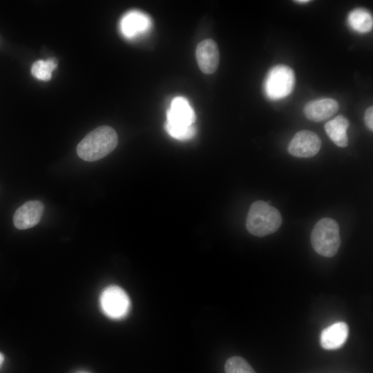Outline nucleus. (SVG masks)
<instances>
[{"label": "nucleus", "instance_id": "obj_1", "mask_svg": "<svg viewBox=\"0 0 373 373\" xmlns=\"http://www.w3.org/2000/svg\"><path fill=\"white\" fill-rule=\"evenodd\" d=\"M118 143L115 131L108 126H101L88 133L77 146L78 156L88 162L100 160L112 152Z\"/></svg>", "mask_w": 373, "mask_h": 373}, {"label": "nucleus", "instance_id": "obj_2", "mask_svg": "<svg viewBox=\"0 0 373 373\" xmlns=\"http://www.w3.org/2000/svg\"><path fill=\"white\" fill-rule=\"evenodd\" d=\"M282 216L279 211L266 202H254L249 210L246 227L254 236L262 237L275 232L280 227Z\"/></svg>", "mask_w": 373, "mask_h": 373}, {"label": "nucleus", "instance_id": "obj_3", "mask_svg": "<svg viewBox=\"0 0 373 373\" xmlns=\"http://www.w3.org/2000/svg\"><path fill=\"white\" fill-rule=\"evenodd\" d=\"M311 243L314 251L325 257H332L341 245L337 222L329 218L318 220L311 233Z\"/></svg>", "mask_w": 373, "mask_h": 373}, {"label": "nucleus", "instance_id": "obj_4", "mask_svg": "<svg viewBox=\"0 0 373 373\" xmlns=\"http://www.w3.org/2000/svg\"><path fill=\"white\" fill-rule=\"evenodd\" d=\"M294 83L295 75L293 70L286 65H277L267 73L263 89L269 99H280L292 92Z\"/></svg>", "mask_w": 373, "mask_h": 373}, {"label": "nucleus", "instance_id": "obj_5", "mask_svg": "<svg viewBox=\"0 0 373 373\" xmlns=\"http://www.w3.org/2000/svg\"><path fill=\"white\" fill-rule=\"evenodd\" d=\"M102 312L111 319L124 318L131 309V300L126 292L120 287L110 285L106 287L99 297Z\"/></svg>", "mask_w": 373, "mask_h": 373}, {"label": "nucleus", "instance_id": "obj_6", "mask_svg": "<svg viewBox=\"0 0 373 373\" xmlns=\"http://www.w3.org/2000/svg\"><path fill=\"white\" fill-rule=\"evenodd\" d=\"M321 146V140L313 131L303 130L295 134L288 145V152L298 157H310L316 155Z\"/></svg>", "mask_w": 373, "mask_h": 373}, {"label": "nucleus", "instance_id": "obj_7", "mask_svg": "<svg viewBox=\"0 0 373 373\" xmlns=\"http://www.w3.org/2000/svg\"><path fill=\"white\" fill-rule=\"evenodd\" d=\"M198 66L202 73L212 74L218 68L220 52L217 44L211 39L200 42L195 50Z\"/></svg>", "mask_w": 373, "mask_h": 373}, {"label": "nucleus", "instance_id": "obj_8", "mask_svg": "<svg viewBox=\"0 0 373 373\" xmlns=\"http://www.w3.org/2000/svg\"><path fill=\"white\" fill-rule=\"evenodd\" d=\"M44 212V205L39 200L25 202L15 211L13 222L16 228L26 229L31 228L40 221Z\"/></svg>", "mask_w": 373, "mask_h": 373}, {"label": "nucleus", "instance_id": "obj_9", "mask_svg": "<svg viewBox=\"0 0 373 373\" xmlns=\"http://www.w3.org/2000/svg\"><path fill=\"white\" fill-rule=\"evenodd\" d=\"M196 116L189 101L184 97H175L171 101L166 111V122L175 124L190 126L194 124Z\"/></svg>", "mask_w": 373, "mask_h": 373}, {"label": "nucleus", "instance_id": "obj_10", "mask_svg": "<svg viewBox=\"0 0 373 373\" xmlns=\"http://www.w3.org/2000/svg\"><path fill=\"white\" fill-rule=\"evenodd\" d=\"M349 334L348 325L345 322H337L325 328L320 336V343L325 350L340 348L345 343Z\"/></svg>", "mask_w": 373, "mask_h": 373}, {"label": "nucleus", "instance_id": "obj_11", "mask_svg": "<svg viewBox=\"0 0 373 373\" xmlns=\"http://www.w3.org/2000/svg\"><path fill=\"white\" fill-rule=\"evenodd\" d=\"M338 110V102L332 98H323L308 102L304 108L307 119L321 122L332 117Z\"/></svg>", "mask_w": 373, "mask_h": 373}, {"label": "nucleus", "instance_id": "obj_12", "mask_svg": "<svg viewBox=\"0 0 373 373\" xmlns=\"http://www.w3.org/2000/svg\"><path fill=\"white\" fill-rule=\"evenodd\" d=\"M151 26L149 17L138 11L126 13L121 20L120 29L123 35L132 38L146 31Z\"/></svg>", "mask_w": 373, "mask_h": 373}, {"label": "nucleus", "instance_id": "obj_13", "mask_svg": "<svg viewBox=\"0 0 373 373\" xmlns=\"http://www.w3.org/2000/svg\"><path fill=\"white\" fill-rule=\"evenodd\" d=\"M349 121L343 115H338L325 125V131L330 140L339 147H345L348 144L347 130Z\"/></svg>", "mask_w": 373, "mask_h": 373}, {"label": "nucleus", "instance_id": "obj_14", "mask_svg": "<svg viewBox=\"0 0 373 373\" xmlns=\"http://www.w3.org/2000/svg\"><path fill=\"white\" fill-rule=\"evenodd\" d=\"M347 23L354 30L359 33L369 32L373 27L372 16L364 8L352 10L347 16Z\"/></svg>", "mask_w": 373, "mask_h": 373}, {"label": "nucleus", "instance_id": "obj_15", "mask_svg": "<svg viewBox=\"0 0 373 373\" xmlns=\"http://www.w3.org/2000/svg\"><path fill=\"white\" fill-rule=\"evenodd\" d=\"M57 66L55 58H49L46 60H37L31 67L32 75L37 79L42 81H49L52 77V71Z\"/></svg>", "mask_w": 373, "mask_h": 373}, {"label": "nucleus", "instance_id": "obj_16", "mask_svg": "<svg viewBox=\"0 0 373 373\" xmlns=\"http://www.w3.org/2000/svg\"><path fill=\"white\" fill-rule=\"evenodd\" d=\"M166 132L172 137L178 140H189L196 134V128L194 124L190 126L175 125L165 122Z\"/></svg>", "mask_w": 373, "mask_h": 373}, {"label": "nucleus", "instance_id": "obj_17", "mask_svg": "<svg viewBox=\"0 0 373 373\" xmlns=\"http://www.w3.org/2000/svg\"><path fill=\"white\" fill-rule=\"evenodd\" d=\"M224 371L225 373H256L244 358L238 356L227 360Z\"/></svg>", "mask_w": 373, "mask_h": 373}, {"label": "nucleus", "instance_id": "obj_18", "mask_svg": "<svg viewBox=\"0 0 373 373\" xmlns=\"http://www.w3.org/2000/svg\"><path fill=\"white\" fill-rule=\"evenodd\" d=\"M364 122L366 126L370 130H373V108L370 106L367 108L364 115Z\"/></svg>", "mask_w": 373, "mask_h": 373}, {"label": "nucleus", "instance_id": "obj_19", "mask_svg": "<svg viewBox=\"0 0 373 373\" xmlns=\"http://www.w3.org/2000/svg\"><path fill=\"white\" fill-rule=\"evenodd\" d=\"M311 1L309 0H297V1H294V2L295 3H299V4H305V3H307L309 2H310Z\"/></svg>", "mask_w": 373, "mask_h": 373}, {"label": "nucleus", "instance_id": "obj_20", "mask_svg": "<svg viewBox=\"0 0 373 373\" xmlns=\"http://www.w3.org/2000/svg\"><path fill=\"white\" fill-rule=\"evenodd\" d=\"M4 361V356L2 353L0 352V369L3 365Z\"/></svg>", "mask_w": 373, "mask_h": 373}, {"label": "nucleus", "instance_id": "obj_21", "mask_svg": "<svg viewBox=\"0 0 373 373\" xmlns=\"http://www.w3.org/2000/svg\"><path fill=\"white\" fill-rule=\"evenodd\" d=\"M77 373H89V372H84V371H81V372H77Z\"/></svg>", "mask_w": 373, "mask_h": 373}]
</instances>
